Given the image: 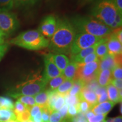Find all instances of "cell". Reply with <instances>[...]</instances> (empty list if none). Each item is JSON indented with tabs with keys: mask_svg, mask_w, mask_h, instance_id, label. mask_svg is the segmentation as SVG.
<instances>
[{
	"mask_svg": "<svg viewBox=\"0 0 122 122\" xmlns=\"http://www.w3.org/2000/svg\"><path fill=\"white\" fill-rule=\"evenodd\" d=\"M62 118L58 111H53L51 113L48 122H60Z\"/></svg>",
	"mask_w": 122,
	"mask_h": 122,
	"instance_id": "cell-38",
	"label": "cell"
},
{
	"mask_svg": "<svg viewBox=\"0 0 122 122\" xmlns=\"http://www.w3.org/2000/svg\"><path fill=\"white\" fill-rule=\"evenodd\" d=\"M112 122H122V118L121 116L112 118Z\"/></svg>",
	"mask_w": 122,
	"mask_h": 122,
	"instance_id": "cell-50",
	"label": "cell"
},
{
	"mask_svg": "<svg viewBox=\"0 0 122 122\" xmlns=\"http://www.w3.org/2000/svg\"><path fill=\"white\" fill-rule=\"evenodd\" d=\"M44 61V65H45V71H44L43 77L47 82H48L51 79L62 75V72L59 71V70L51 60L50 54L45 56Z\"/></svg>",
	"mask_w": 122,
	"mask_h": 122,
	"instance_id": "cell-11",
	"label": "cell"
},
{
	"mask_svg": "<svg viewBox=\"0 0 122 122\" xmlns=\"http://www.w3.org/2000/svg\"><path fill=\"white\" fill-rule=\"evenodd\" d=\"M113 79H122V65H118L111 71Z\"/></svg>",
	"mask_w": 122,
	"mask_h": 122,
	"instance_id": "cell-37",
	"label": "cell"
},
{
	"mask_svg": "<svg viewBox=\"0 0 122 122\" xmlns=\"http://www.w3.org/2000/svg\"><path fill=\"white\" fill-rule=\"evenodd\" d=\"M28 122H32V120H29V121H28Z\"/></svg>",
	"mask_w": 122,
	"mask_h": 122,
	"instance_id": "cell-56",
	"label": "cell"
},
{
	"mask_svg": "<svg viewBox=\"0 0 122 122\" xmlns=\"http://www.w3.org/2000/svg\"><path fill=\"white\" fill-rule=\"evenodd\" d=\"M99 65L100 60L84 65L78 64V67L74 80L81 81L85 85L96 80L100 71Z\"/></svg>",
	"mask_w": 122,
	"mask_h": 122,
	"instance_id": "cell-6",
	"label": "cell"
},
{
	"mask_svg": "<svg viewBox=\"0 0 122 122\" xmlns=\"http://www.w3.org/2000/svg\"><path fill=\"white\" fill-rule=\"evenodd\" d=\"M77 109L79 113L85 114L91 110L92 106L89 103L84 100H80L77 106Z\"/></svg>",
	"mask_w": 122,
	"mask_h": 122,
	"instance_id": "cell-28",
	"label": "cell"
},
{
	"mask_svg": "<svg viewBox=\"0 0 122 122\" xmlns=\"http://www.w3.org/2000/svg\"><path fill=\"white\" fill-rule=\"evenodd\" d=\"M79 113L78 109H77V106H74V105H69L68 106V111L67 118L68 119H73L76 117Z\"/></svg>",
	"mask_w": 122,
	"mask_h": 122,
	"instance_id": "cell-36",
	"label": "cell"
},
{
	"mask_svg": "<svg viewBox=\"0 0 122 122\" xmlns=\"http://www.w3.org/2000/svg\"><path fill=\"white\" fill-rule=\"evenodd\" d=\"M112 33L118 39L119 41L122 44V30L121 27L114 30H112Z\"/></svg>",
	"mask_w": 122,
	"mask_h": 122,
	"instance_id": "cell-42",
	"label": "cell"
},
{
	"mask_svg": "<svg viewBox=\"0 0 122 122\" xmlns=\"http://www.w3.org/2000/svg\"><path fill=\"white\" fill-rule=\"evenodd\" d=\"M14 105L10 98L0 96V122L16 120L13 110Z\"/></svg>",
	"mask_w": 122,
	"mask_h": 122,
	"instance_id": "cell-9",
	"label": "cell"
},
{
	"mask_svg": "<svg viewBox=\"0 0 122 122\" xmlns=\"http://www.w3.org/2000/svg\"><path fill=\"white\" fill-rule=\"evenodd\" d=\"M76 33L83 32L97 37L105 38L110 35L113 30L93 17H77L71 22Z\"/></svg>",
	"mask_w": 122,
	"mask_h": 122,
	"instance_id": "cell-2",
	"label": "cell"
},
{
	"mask_svg": "<svg viewBox=\"0 0 122 122\" xmlns=\"http://www.w3.org/2000/svg\"><path fill=\"white\" fill-rule=\"evenodd\" d=\"M80 100H84L89 103L92 107L97 104V97L95 92L84 86L78 95Z\"/></svg>",
	"mask_w": 122,
	"mask_h": 122,
	"instance_id": "cell-14",
	"label": "cell"
},
{
	"mask_svg": "<svg viewBox=\"0 0 122 122\" xmlns=\"http://www.w3.org/2000/svg\"><path fill=\"white\" fill-rule=\"evenodd\" d=\"M17 101L20 102L23 104L27 107V109H30V107L36 105L35 98L33 96H20L17 97Z\"/></svg>",
	"mask_w": 122,
	"mask_h": 122,
	"instance_id": "cell-25",
	"label": "cell"
},
{
	"mask_svg": "<svg viewBox=\"0 0 122 122\" xmlns=\"http://www.w3.org/2000/svg\"><path fill=\"white\" fill-rule=\"evenodd\" d=\"M66 80L65 77L62 75L51 79L47 83L46 86H48V89L46 90L50 92L55 91Z\"/></svg>",
	"mask_w": 122,
	"mask_h": 122,
	"instance_id": "cell-23",
	"label": "cell"
},
{
	"mask_svg": "<svg viewBox=\"0 0 122 122\" xmlns=\"http://www.w3.org/2000/svg\"><path fill=\"white\" fill-rule=\"evenodd\" d=\"M6 122H18L16 120H9V121H7Z\"/></svg>",
	"mask_w": 122,
	"mask_h": 122,
	"instance_id": "cell-53",
	"label": "cell"
},
{
	"mask_svg": "<svg viewBox=\"0 0 122 122\" xmlns=\"http://www.w3.org/2000/svg\"><path fill=\"white\" fill-rule=\"evenodd\" d=\"M108 100V96L107 93V91L101 94V95L97 96V103H100L104 102L107 101Z\"/></svg>",
	"mask_w": 122,
	"mask_h": 122,
	"instance_id": "cell-45",
	"label": "cell"
},
{
	"mask_svg": "<svg viewBox=\"0 0 122 122\" xmlns=\"http://www.w3.org/2000/svg\"><path fill=\"white\" fill-rule=\"evenodd\" d=\"M5 44V38L0 37V45Z\"/></svg>",
	"mask_w": 122,
	"mask_h": 122,
	"instance_id": "cell-52",
	"label": "cell"
},
{
	"mask_svg": "<svg viewBox=\"0 0 122 122\" xmlns=\"http://www.w3.org/2000/svg\"><path fill=\"white\" fill-rule=\"evenodd\" d=\"M40 110H41V107H40L39 105L36 104L32 107H30V109H29V111H30V119L33 118V117H34L40 111Z\"/></svg>",
	"mask_w": 122,
	"mask_h": 122,
	"instance_id": "cell-40",
	"label": "cell"
},
{
	"mask_svg": "<svg viewBox=\"0 0 122 122\" xmlns=\"http://www.w3.org/2000/svg\"><path fill=\"white\" fill-rule=\"evenodd\" d=\"M76 35L72 24L66 19L57 20V28L49 40V48L56 52L68 53Z\"/></svg>",
	"mask_w": 122,
	"mask_h": 122,
	"instance_id": "cell-1",
	"label": "cell"
},
{
	"mask_svg": "<svg viewBox=\"0 0 122 122\" xmlns=\"http://www.w3.org/2000/svg\"><path fill=\"white\" fill-rule=\"evenodd\" d=\"M84 86H85V84L81 81L75 80L74 84L70 90L68 94L70 96H78L80 93L81 90Z\"/></svg>",
	"mask_w": 122,
	"mask_h": 122,
	"instance_id": "cell-26",
	"label": "cell"
},
{
	"mask_svg": "<svg viewBox=\"0 0 122 122\" xmlns=\"http://www.w3.org/2000/svg\"><path fill=\"white\" fill-rule=\"evenodd\" d=\"M19 22L16 15L9 10H0V28L6 37L18 30Z\"/></svg>",
	"mask_w": 122,
	"mask_h": 122,
	"instance_id": "cell-8",
	"label": "cell"
},
{
	"mask_svg": "<svg viewBox=\"0 0 122 122\" xmlns=\"http://www.w3.org/2000/svg\"><path fill=\"white\" fill-rule=\"evenodd\" d=\"M10 44L24 49L37 50L47 48L49 40L44 37L38 30L23 32L10 41Z\"/></svg>",
	"mask_w": 122,
	"mask_h": 122,
	"instance_id": "cell-3",
	"label": "cell"
},
{
	"mask_svg": "<svg viewBox=\"0 0 122 122\" xmlns=\"http://www.w3.org/2000/svg\"><path fill=\"white\" fill-rule=\"evenodd\" d=\"M65 103L69 106V105H74L77 106L80 101V99L78 96H70L69 94H67L65 96Z\"/></svg>",
	"mask_w": 122,
	"mask_h": 122,
	"instance_id": "cell-29",
	"label": "cell"
},
{
	"mask_svg": "<svg viewBox=\"0 0 122 122\" xmlns=\"http://www.w3.org/2000/svg\"><path fill=\"white\" fill-rule=\"evenodd\" d=\"M15 119L19 122H28L30 120V113L29 109H27L22 114L15 117Z\"/></svg>",
	"mask_w": 122,
	"mask_h": 122,
	"instance_id": "cell-33",
	"label": "cell"
},
{
	"mask_svg": "<svg viewBox=\"0 0 122 122\" xmlns=\"http://www.w3.org/2000/svg\"><path fill=\"white\" fill-rule=\"evenodd\" d=\"M9 47V44L7 43H5L2 45H0V61L3 58L5 55L6 54L7 50H8Z\"/></svg>",
	"mask_w": 122,
	"mask_h": 122,
	"instance_id": "cell-41",
	"label": "cell"
},
{
	"mask_svg": "<svg viewBox=\"0 0 122 122\" xmlns=\"http://www.w3.org/2000/svg\"><path fill=\"white\" fill-rule=\"evenodd\" d=\"M105 122V120H103V121H102V122Z\"/></svg>",
	"mask_w": 122,
	"mask_h": 122,
	"instance_id": "cell-57",
	"label": "cell"
},
{
	"mask_svg": "<svg viewBox=\"0 0 122 122\" xmlns=\"http://www.w3.org/2000/svg\"><path fill=\"white\" fill-rule=\"evenodd\" d=\"M111 84L114 85L115 88H117L119 91H121L122 89V79H112Z\"/></svg>",
	"mask_w": 122,
	"mask_h": 122,
	"instance_id": "cell-44",
	"label": "cell"
},
{
	"mask_svg": "<svg viewBox=\"0 0 122 122\" xmlns=\"http://www.w3.org/2000/svg\"><path fill=\"white\" fill-rule=\"evenodd\" d=\"M112 79L113 77L111 70H103L99 71L96 80L101 87H106L110 84Z\"/></svg>",
	"mask_w": 122,
	"mask_h": 122,
	"instance_id": "cell-15",
	"label": "cell"
},
{
	"mask_svg": "<svg viewBox=\"0 0 122 122\" xmlns=\"http://www.w3.org/2000/svg\"><path fill=\"white\" fill-rule=\"evenodd\" d=\"M97 44H96V45L90 47V48L81 50V51H79L78 53H77V54L75 55V56H73L72 57V61H74L76 63H80L81 61L83 60L85 57H86V56H88V55L91 54V53H94Z\"/></svg>",
	"mask_w": 122,
	"mask_h": 122,
	"instance_id": "cell-21",
	"label": "cell"
},
{
	"mask_svg": "<svg viewBox=\"0 0 122 122\" xmlns=\"http://www.w3.org/2000/svg\"><path fill=\"white\" fill-rule=\"evenodd\" d=\"M103 39L88 33H76L75 38L70 48V52L72 56H75L81 50L96 45Z\"/></svg>",
	"mask_w": 122,
	"mask_h": 122,
	"instance_id": "cell-7",
	"label": "cell"
},
{
	"mask_svg": "<svg viewBox=\"0 0 122 122\" xmlns=\"http://www.w3.org/2000/svg\"><path fill=\"white\" fill-rule=\"evenodd\" d=\"M107 37L103 38L96 45L94 53L97 56L99 60L102 59L108 54V50L106 44Z\"/></svg>",
	"mask_w": 122,
	"mask_h": 122,
	"instance_id": "cell-20",
	"label": "cell"
},
{
	"mask_svg": "<svg viewBox=\"0 0 122 122\" xmlns=\"http://www.w3.org/2000/svg\"><path fill=\"white\" fill-rule=\"evenodd\" d=\"M65 122V121H63V122Z\"/></svg>",
	"mask_w": 122,
	"mask_h": 122,
	"instance_id": "cell-58",
	"label": "cell"
},
{
	"mask_svg": "<svg viewBox=\"0 0 122 122\" xmlns=\"http://www.w3.org/2000/svg\"><path fill=\"white\" fill-rule=\"evenodd\" d=\"M99 59L97 57V56H96L95 53H91L86 56V57H85L83 60H82L80 63L78 64H80V65H84V64L91 63V62H95V61H98Z\"/></svg>",
	"mask_w": 122,
	"mask_h": 122,
	"instance_id": "cell-35",
	"label": "cell"
},
{
	"mask_svg": "<svg viewBox=\"0 0 122 122\" xmlns=\"http://www.w3.org/2000/svg\"><path fill=\"white\" fill-rule=\"evenodd\" d=\"M118 12L114 0H100L94 6L92 15L94 18L110 27Z\"/></svg>",
	"mask_w": 122,
	"mask_h": 122,
	"instance_id": "cell-5",
	"label": "cell"
},
{
	"mask_svg": "<svg viewBox=\"0 0 122 122\" xmlns=\"http://www.w3.org/2000/svg\"><path fill=\"white\" fill-rule=\"evenodd\" d=\"M118 65H122V55L114 57L107 54L102 59L100 60L99 68L100 71L103 70H109L112 71Z\"/></svg>",
	"mask_w": 122,
	"mask_h": 122,
	"instance_id": "cell-12",
	"label": "cell"
},
{
	"mask_svg": "<svg viewBox=\"0 0 122 122\" xmlns=\"http://www.w3.org/2000/svg\"><path fill=\"white\" fill-rule=\"evenodd\" d=\"M41 112L42 122H48L50 115L51 113L49 107L47 106L41 107Z\"/></svg>",
	"mask_w": 122,
	"mask_h": 122,
	"instance_id": "cell-34",
	"label": "cell"
},
{
	"mask_svg": "<svg viewBox=\"0 0 122 122\" xmlns=\"http://www.w3.org/2000/svg\"><path fill=\"white\" fill-rule=\"evenodd\" d=\"M108 54L112 56H120L122 54V44L112 33L107 36L106 40Z\"/></svg>",
	"mask_w": 122,
	"mask_h": 122,
	"instance_id": "cell-13",
	"label": "cell"
},
{
	"mask_svg": "<svg viewBox=\"0 0 122 122\" xmlns=\"http://www.w3.org/2000/svg\"><path fill=\"white\" fill-rule=\"evenodd\" d=\"M122 102H120V113H122Z\"/></svg>",
	"mask_w": 122,
	"mask_h": 122,
	"instance_id": "cell-54",
	"label": "cell"
},
{
	"mask_svg": "<svg viewBox=\"0 0 122 122\" xmlns=\"http://www.w3.org/2000/svg\"><path fill=\"white\" fill-rule=\"evenodd\" d=\"M13 7V0H0V10L10 11Z\"/></svg>",
	"mask_w": 122,
	"mask_h": 122,
	"instance_id": "cell-32",
	"label": "cell"
},
{
	"mask_svg": "<svg viewBox=\"0 0 122 122\" xmlns=\"http://www.w3.org/2000/svg\"><path fill=\"white\" fill-rule=\"evenodd\" d=\"M57 19L53 15H49L42 20L40 24L39 31L46 39H50L57 28Z\"/></svg>",
	"mask_w": 122,
	"mask_h": 122,
	"instance_id": "cell-10",
	"label": "cell"
},
{
	"mask_svg": "<svg viewBox=\"0 0 122 122\" xmlns=\"http://www.w3.org/2000/svg\"><path fill=\"white\" fill-rule=\"evenodd\" d=\"M74 83V80L66 79L55 91L60 95L65 96L68 93Z\"/></svg>",
	"mask_w": 122,
	"mask_h": 122,
	"instance_id": "cell-24",
	"label": "cell"
},
{
	"mask_svg": "<svg viewBox=\"0 0 122 122\" xmlns=\"http://www.w3.org/2000/svg\"><path fill=\"white\" fill-rule=\"evenodd\" d=\"M114 2L119 13L122 14V0H114Z\"/></svg>",
	"mask_w": 122,
	"mask_h": 122,
	"instance_id": "cell-48",
	"label": "cell"
},
{
	"mask_svg": "<svg viewBox=\"0 0 122 122\" xmlns=\"http://www.w3.org/2000/svg\"><path fill=\"white\" fill-rule=\"evenodd\" d=\"M115 104L112 102L107 101L104 102L97 103L91 108V111L94 115L107 114Z\"/></svg>",
	"mask_w": 122,
	"mask_h": 122,
	"instance_id": "cell-17",
	"label": "cell"
},
{
	"mask_svg": "<svg viewBox=\"0 0 122 122\" xmlns=\"http://www.w3.org/2000/svg\"><path fill=\"white\" fill-rule=\"evenodd\" d=\"M27 109V107L25 105L21 103L20 102L16 101L15 104L14 105V113L15 114V117L19 115V114H22L24 111H25Z\"/></svg>",
	"mask_w": 122,
	"mask_h": 122,
	"instance_id": "cell-30",
	"label": "cell"
},
{
	"mask_svg": "<svg viewBox=\"0 0 122 122\" xmlns=\"http://www.w3.org/2000/svg\"><path fill=\"white\" fill-rule=\"evenodd\" d=\"M106 88L108 96V100L112 102L115 104L119 102H122V95L120 94V91H119L111 84L107 85Z\"/></svg>",
	"mask_w": 122,
	"mask_h": 122,
	"instance_id": "cell-18",
	"label": "cell"
},
{
	"mask_svg": "<svg viewBox=\"0 0 122 122\" xmlns=\"http://www.w3.org/2000/svg\"><path fill=\"white\" fill-rule=\"evenodd\" d=\"M90 1V0H84V2H88V1Z\"/></svg>",
	"mask_w": 122,
	"mask_h": 122,
	"instance_id": "cell-55",
	"label": "cell"
},
{
	"mask_svg": "<svg viewBox=\"0 0 122 122\" xmlns=\"http://www.w3.org/2000/svg\"><path fill=\"white\" fill-rule=\"evenodd\" d=\"M65 104V96L59 94L58 97H57V100L55 102L54 106H53V111H58Z\"/></svg>",
	"mask_w": 122,
	"mask_h": 122,
	"instance_id": "cell-31",
	"label": "cell"
},
{
	"mask_svg": "<svg viewBox=\"0 0 122 122\" xmlns=\"http://www.w3.org/2000/svg\"><path fill=\"white\" fill-rule=\"evenodd\" d=\"M30 120L33 122H42V117H41V110L36 115L33 117V118L30 119Z\"/></svg>",
	"mask_w": 122,
	"mask_h": 122,
	"instance_id": "cell-46",
	"label": "cell"
},
{
	"mask_svg": "<svg viewBox=\"0 0 122 122\" xmlns=\"http://www.w3.org/2000/svg\"><path fill=\"white\" fill-rule=\"evenodd\" d=\"M107 114H101V115H95L93 117L87 119L88 122H101L105 119Z\"/></svg>",
	"mask_w": 122,
	"mask_h": 122,
	"instance_id": "cell-39",
	"label": "cell"
},
{
	"mask_svg": "<svg viewBox=\"0 0 122 122\" xmlns=\"http://www.w3.org/2000/svg\"><path fill=\"white\" fill-rule=\"evenodd\" d=\"M77 67H78V63H76L73 61H70L66 67L62 72V75H63L66 79L74 80Z\"/></svg>",
	"mask_w": 122,
	"mask_h": 122,
	"instance_id": "cell-19",
	"label": "cell"
},
{
	"mask_svg": "<svg viewBox=\"0 0 122 122\" xmlns=\"http://www.w3.org/2000/svg\"><path fill=\"white\" fill-rule=\"evenodd\" d=\"M38 0H13L14 7H29L35 5L37 2Z\"/></svg>",
	"mask_w": 122,
	"mask_h": 122,
	"instance_id": "cell-27",
	"label": "cell"
},
{
	"mask_svg": "<svg viewBox=\"0 0 122 122\" xmlns=\"http://www.w3.org/2000/svg\"></svg>",
	"mask_w": 122,
	"mask_h": 122,
	"instance_id": "cell-59",
	"label": "cell"
},
{
	"mask_svg": "<svg viewBox=\"0 0 122 122\" xmlns=\"http://www.w3.org/2000/svg\"><path fill=\"white\" fill-rule=\"evenodd\" d=\"M74 122H88L86 121V119L83 116H78V117H75L73 118Z\"/></svg>",
	"mask_w": 122,
	"mask_h": 122,
	"instance_id": "cell-49",
	"label": "cell"
},
{
	"mask_svg": "<svg viewBox=\"0 0 122 122\" xmlns=\"http://www.w3.org/2000/svg\"><path fill=\"white\" fill-rule=\"evenodd\" d=\"M50 56L53 63L61 72H63L70 61L69 58L66 55L61 53L50 54Z\"/></svg>",
	"mask_w": 122,
	"mask_h": 122,
	"instance_id": "cell-16",
	"label": "cell"
},
{
	"mask_svg": "<svg viewBox=\"0 0 122 122\" xmlns=\"http://www.w3.org/2000/svg\"><path fill=\"white\" fill-rule=\"evenodd\" d=\"M115 22L117 23V24L119 25V27H122V14H120L118 12L117 15H116V17L115 19Z\"/></svg>",
	"mask_w": 122,
	"mask_h": 122,
	"instance_id": "cell-47",
	"label": "cell"
},
{
	"mask_svg": "<svg viewBox=\"0 0 122 122\" xmlns=\"http://www.w3.org/2000/svg\"><path fill=\"white\" fill-rule=\"evenodd\" d=\"M68 105L67 104H65L63 105L58 112L60 114L61 117L62 119H65L67 118V111H68Z\"/></svg>",
	"mask_w": 122,
	"mask_h": 122,
	"instance_id": "cell-43",
	"label": "cell"
},
{
	"mask_svg": "<svg viewBox=\"0 0 122 122\" xmlns=\"http://www.w3.org/2000/svg\"><path fill=\"white\" fill-rule=\"evenodd\" d=\"M48 98L49 91L46 89L36 94L34 97L36 104L41 107L48 106Z\"/></svg>",
	"mask_w": 122,
	"mask_h": 122,
	"instance_id": "cell-22",
	"label": "cell"
},
{
	"mask_svg": "<svg viewBox=\"0 0 122 122\" xmlns=\"http://www.w3.org/2000/svg\"><path fill=\"white\" fill-rule=\"evenodd\" d=\"M6 37L5 35L4 34V32L2 31V30H1V28H0V37H2V38H5Z\"/></svg>",
	"mask_w": 122,
	"mask_h": 122,
	"instance_id": "cell-51",
	"label": "cell"
},
{
	"mask_svg": "<svg viewBox=\"0 0 122 122\" xmlns=\"http://www.w3.org/2000/svg\"><path fill=\"white\" fill-rule=\"evenodd\" d=\"M47 83L43 76L36 75L9 90L7 94L14 98L20 96H35L46 89Z\"/></svg>",
	"mask_w": 122,
	"mask_h": 122,
	"instance_id": "cell-4",
	"label": "cell"
}]
</instances>
